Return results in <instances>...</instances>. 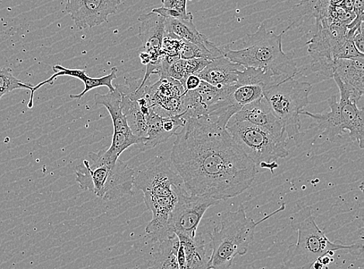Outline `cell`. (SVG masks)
<instances>
[{
  "label": "cell",
  "instance_id": "obj_23",
  "mask_svg": "<svg viewBox=\"0 0 364 269\" xmlns=\"http://www.w3.org/2000/svg\"><path fill=\"white\" fill-rule=\"evenodd\" d=\"M179 246L180 241L176 235L160 242L157 251L149 260L147 269H180L176 259Z\"/></svg>",
  "mask_w": 364,
  "mask_h": 269
},
{
  "label": "cell",
  "instance_id": "obj_24",
  "mask_svg": "<svg viewBox=\"0 0 364 269\" xmlns=\"http://www.w3.org/2000/svg\"><path fill=\"white\" fill-rule=\"evenodd\" d=\"M267 88L259 84L235 83L232 93L228 96L231 102L240 109L264 97Z\"/></svg>",
  "mask_w": 364,
  "mask_h": 269
},
{
  "label": "cell",
  "instance_id": "obj_13",
  "mask_svg": "<svg viewBox=\"0 0 364 269\" xmlns=\"http://www.w3.org/2000/svg\"><path fill=\"white\" fill-rule=\"evenodd\" d=\"M185 90L180 81L171 78H159L154 84H149L146 97L152 110L161 117L175 116L185 112Z\"/></svg>",
  "mask_w": 364,
  "mask_h": 269
},
{
  "label": "cell",
  "instance_id": "obj_25",
  "mask_svg": "<svg viewBox=\"0 0 364 269\" xmlns=\"http://www.w3.org/2000/svg\"><path fill=\"white\" fill-rule=\"evenodd\" d=\"M20 89H26L31 91L28 107H32L33 104V94H35L36 91L35 87H33L30 83H25L15 78L12 70L8 68V67H5V68L0 70V99L11 91Z\"/></svg>",
  "mask_w": 364,
  "mask_h": 269
},
{
  "label": "cell",
  "instance_id": "obj_2",
  "mask_svg": "<svg viewBox=\"0 0 364 269\" xmlns=\"http://www.w3.org/2000/svg\"><path fill=\"white\" fill-rule=\"evenodd\" d=\"M285 204L272 213L255 221L247 216L240 207L235 212H227L222 216L221 222L210 234L211 253L209 269H231L236 256L247 253L249 246L255 237L257 226L285 209Z\"/></svg>",
  "mask_w": 364,
  "mask_h": 269
},
{
  "label": "cell",
  "instance_id": "obj_16",
  "mask_svg": "<svg viewBox=\"0 0 364 269\" xmlns=\"http://www.w3.org/2000/svg\"><path fill=\"white\" fill-rule=\"evenodd\" d=\"M193 19V18L190 19H166V32L173 33L178 38L197 46L207 54L210 61L225 56L221 49L198 31Z\"/></svg>",
  "mask_w": 364,
  "mask_h": 269
},
{
  "label": "cell",
  "instance_id": "obj_14",
  "mask_svg": "<svg viewBox=\"0 0 364 269\" xmlns=\"http://www.w3.org/2000/svg\"><path fill=\"white\" fill-rule=\"evenodd\" d=\"M65 12L80 30L91 29L108 22L122 0H65Z\"/></svg>",
  "mask_w": 364,
  "mask_h": 269
},
{
  "label": "cell",
  "instance_id": "obj_29",
  "mask_svg": "<svg viewBox=\"0 0 364 269\" xmlns=\"http://www.w3.org/2000/svg\"><path fill=\"white\" fill-rule=\"evenodd\" d=\"M353 44L361 54H364L363 23L355 30L353 36Z\"/></svg>",
  "mask_w": 364,
  "mask_h": 269
},
{
  "label": "cell",
  "instance_id": "obj_27",
  "mask_svg": "<svg viewBox=\"0 0 364 269\" xmlns=\"http://www.w3.org/2000/svg\"><path fill=\"white\" fill-rule=\"evenodd\" d=\"M210 61L205 58H191V60H183L184 69V78L181 83L191 75H198Z\"/></svg>",
  "mask_w": 364,
  "mask_h": 269
},
{
  "label": "cell",
  "instance_id": "obj_22",
  "mask_svg": "<svg viewBox=\"0 0 364 269\" xmlns=\"http://www.w3.org/2000/svg\"><path fill=\"white\" fill-rule=\"evenodd\" d=\"M177 238L184 248L186 269H209V258L201 235H196L193 239L182 235Z\"/></svg>",
  "mask_w": 364,
  "mask_h": 269
},
{
  "label": "cell",
  "instance_id": "obj_1",
  "mask_svg": "<svg viewBox=\"0 0 364 269\" xmlns=\"http://www.w3.org/2000/svg\"><path fill=\"white\" fill-rule=\"evenodd\" d=\"M184 120L175 133L171 161L189 194L220 201L247 191L255 180L257 166L226 129L207 116Z\"/></svg>",
  "mask_w": 364,
  "mask_h": 269
},
{
  "label": "cell",
  "instance_id": "obj_11",
  "mask_svg": "<svg viewBox=\"0 0 364 269\" xmlns=\"http://www.w3.org/2000/svg\"><path fill=\"white\" fill-rule=\"evenodd\" d=\"M219 204L213 199L190 195L185 192L178 200L169 218V229L171 232L193 239L203 216L211 206Z\"/></svg>",
  "mask_w": 364,
  "mask_h": 269
},
{
  "label": "cell",
  "instance_id": "obj_19",
  "mask_svg": "<svg viewBox=\"0 0 364 269\" xmlns=\"http://www.w3.org/2000/svg\"><path fill=\"white\" fill-rule=\"evenodd\" d=\"M333 75L346 87L363 96L364 92V58H337Z\"/></svg>",
  "mask_w": 364,
  "mask_h": 269
},
{
  "label": "cell",
  "instance_id": "obj_7",
  "mask_svg": "<svg viewBox=\"0 0 364 269\" xmlns=\"http://www.w3.org/2000/svg\"><path fill=\"white\" fill-rule=\"evenodd\" d=\"M311 89V83L289 78L274 83L264 92V97L287 138L296 139L300 133V113L309 104Z\"/></svg>",
  "mask_w": 364,
  "mask_h": 269
},
{
  "label": "cell",
  "instance_id": "obj_5",
  "mask_svg": "<svg viewBox=\"0 0 364 269\" xmlns=\"http://www.w3.org/2000/svg\"><path fill=\"white\" fill-rule=\"evenodd\" d=\"M87 159L75 167L76 181L80 189L89 191L98 198L112 201L134 195L135 171L118 159L107 163L89 154Z\"/></svg>",
  "mask_w": 364,
  "mask_h": 269
},
{
  "label": "cell",
  "instance_id": "obj_12",
  "mask_svg": "<svg viewBox=\"0 0 364 269\" xmlns=\"http://www.w3.org/2000/svg\"><path fill=\"white\" fill-rule=\"evenodd\" d=\"M139 21L140 22L139 38L142 42V47L139 52L146 53L150 57V63L146 65V75L142 79V83H146L151 75L158 73L161 58L163 56L161 48H162L166 33V19L151 11L149 14H141Z\"/></svg>",
  "mask_w": 364,
  "mask_h": 269
},
{
  "label": "cell",
  "instance_id": "obj_9",
  "mask_svg": "<svg viewBox=\"0 0 364 269\" xmlns=\"http://www.w3.org/2000/svg\"><path fill=\"white\" fill-rule=\"evenodd\" d=\"M318 30L307 42L308 53L311 58V70L333 79L334 62L338 58L346 41L352 39L347 36V25L342 23L316 22Z\"/></svg>",
  "mask_w": 364,
  "mask_h": 269
},
{
  "label": "cell",
  "instance_id": "obj_3",
  "mask_svg": "<svg viewBox=\"0 0 364 269\" xmlns=\"http://www.w3.org/2000/svg\"><path fill=\"white\" fill-rule=\"evenodd\" d=\"M267 31L266 23H261L257 31L249 36L248 46L240 50L228 49L225 56L234 63L254 67L270 72L281 81L294 78L299 73L297 65L283 51L282 37Z\"/></svg>",
  "mask_w": 364,
  "mask_h": 269
},
{
  "label": "cell",
  "instance_id": "obj_10",
  "mask_svg": "<svg viewBox=\"0 0 364 269\" xmlns=\"http://www.w3.org/2000/svg\"><path fill=\"white\" fill-rule=\"evenodd\" d=\"M134 189L143 192L144 200L164 198L188 191L171 159L158 157L144 169L135 172Z\"/></svg>",
  "mask_w": 364,
  "mask_h": 269
},
{
  "label": "cell",
  "instance_id": "obj_21",
  "mask_svg": "<svg viewBox=\"0 0 364 269\" xmlns=\"http://www.w3.org/2000/svg\"><path fill=\"white\" fill-rule=\"evenodd\" d=\"M95 100L97 105H103L107 109L113 122L114 133L124 134L126 136L134 134L122 112V95L119 90L115 88L113 92H109L107 95L96 94Z\"/></svg>",
  "mask_w": 364,
  "mask_h": 269
},
{
  "label": "cell",
  "instance_id": "obj_28",
  "mask_svg": "<svg viewBox=\"0 0 364 269\" xmlns=\"http://www.w3.org/2000/svg\"><path fill=\"white\" fill-rule=\"evenodd\" d=\"M167 77L181 82L184 78L183 60L180 58L169 65L167 70Z\"/></svg>",
  "mask_w": 364,
  "mask_h": 269
},
{
  "label": "cell",
  "instance_id": "obj_31",
  "mask_svg": "<svg viewBox=\"0 0 364 269\" xmlns=\"http://www.w3.org/2000/svg\"><path fill=\"white\" fill-rule=\"evenodd\" d=\"M364 0H355L353 4V12L355 18L363 19Z\"/></svg>",
  "mask_w": 364,
  "mask_h": 269
},
{
  "label": "cell",
  "instance_id": "obj_4",
  "mask_svg": "<svg viewBox=\"0 0 364 269\" xmlns=\"http://www.w3.org/2000/svg\"><path fill=\"white\" fill-rule=\"evenodd\" d=\"M291 225L298 232V241L287 251L282 269H311L318 260L333 256L336 250L358 248L330 241L318 228L309 206H299L298 211L291 217Z\"/></svg>",
  "mask_w": 364,
  "mask_h": 269
},
{
  "label": "cell",
  "instance_id": "obj_30",
  "mask_svg": "<svg viewBox=\"0 0 364 269\" xmlns=\"http://www.w3.org/2000/svg\"><path fill=\"white\" fill-rule=\"evenodd\" d=\"M201 80L197 75H188L182 83V85L186 91L196 90L199 88Z\"/></svg>",
  "mask_w": 364,
  "mask_h": 269
},
{
  "label": "cell",
  "instance_id": "obj_20",
  "mask_svg": "<svg viewBox=\"0 0 364 269\" xmlns=\"http://www.w3.org/2000/svg\"><path fill=\"white\" fill-rule=\"evenodd\" d=\"M114 87L122 95V112L131 131L134 136L146 138L148 132L146 117L141 112L137 98L117 84Z\"/></svg>",
  "mask_w": 364,
  "mask_h": 269
},
{
  "label": "cell",
  "instance_id": "obj_18",
  "mask_svg": "<svg viewBox=\"0 0 364 269\" xmlns=\"http://www.w3.org/2000/svg\"><path fill=\"white\" fill-rule=\"evenodd\" d=\"M223 56L210 61L198 75L203 81L221 88L235 85L239 72L243 68Z\"/></svg>",
  "mask_w": 364,
  "mask_h": 269
},
{
  "label": "cell",
  "instance_id": "obj_15",
  "mask_svg": "<svg viewBox=\"0 0 364 269\" xmlns=\"http://www.w3.org/2000/svg\"><path fill=\"white\" fill-rule=\"evenodd\" d=\"M231 120L247 122L267 130L277 137L287 138L282 124L271 110L264 97L242 107Z\"/></svg>",
  "mask_w": 364,
  "mask_h": 269
},
{
  "label": "cell",
  "instance_id": "obj_33",
  "mask_svg": "<svg viewBox=\"0 0 364 269\" xmlns=\"http://www.w3.org/2000/svg\"><path fill=\"white\" fill-rule=\"evenodd\" d=\"M173 1V0H163V6H166L169 2Z\"/></svg>",
  "mask_w": 364,
  "mask_h": 269
},
{
  "label": "cell",
  "instance_id": "obj_26",
  "mask_svg": "<svg viewBox=\"0 0 364 269\" xmlns=\"http://www.w3.org/2000/svg\"><path fill=\"white\" fill-rule=\"evenodd\" d=\"M182 45V39L174 36L173 33L166 32L161 52H162L163 55L167 56H180Z\"/></svg>",
  "mask_w": 364,
  "mask_h": 269
},
{
  "label": "cell",
  "instance_id": "obj_32",
  "mask_svg": "<svg viewBox=\"0 0 364 269\" xmlns=\"http://www.w3.org/2000/svg\"><path fill=\"white\" fill-rule=\"evenodd\" d=\"M312 267H314L315 269H328V266L321 263L320 259Z\"/></svg>",
  "mask_w": 364,
  "mask_h": 269
},
{
  "label": "cell",
  "instance_id": "obj_17",
  "mask_svg": "<svg viewBox=\"0 0 364 269\" xmlns=\"http://www.w3.org/2000/svg\"><path fill=\"white\" fill-rule=\"evenodd\" d=\"M53 71L55 73L52 77L43 82H41L38 86H36V90L48 83L50 84V85H53L54 81L59 77H70L79 79L83 83L85 87L83 91H82L79 95H70V97L72 99L80 100L91 90L101 87H107L109 89V92H113L115 90V88L113 85V81L117 79V67H113L111 73L105 75V77L100 78H92L89 77L87 72L83 70L67 69L60 65H54Z\"/></svg>",
  "mask_w": 364,
  "mask_h": 269
},
{
  "label": "cell",
  "instance_id": "obj_6",
  "mask_svg": "<svg viewBox=\"0 0 364 269\" xmlns=\"http://www.w3.org/2000/svg\"><path fill=\"white\" fill-rule=\"evenodd\" d=\"M226 130L257 167L274 174L279 167L277 159L289 156L287 137H277L259 126L247 122L230 120Z\"/></svg>",
  "mask_w": 364,
  "mask_h": 269
},
{
  "label": "cell",
  "instance_id": "obj_8",
  "mask_svg": "<svg viewBox=\"0 0 364 269\" xmlns=\"http://www.w3.org/2000/svg\"><path fill=\"white\" fill-rule=\"evenodd\" d=\"M330 111L326 114H314L301 111L300 115H306L316 121L323 134L328 137H341L348 131L350 139L357 141L360 149L364 147L363 108L358 107V102L348 97L341 95L340 102L336 96L328 99Z\"/></svg>",
  "mask_w": 364,
  "mask_h": 269
}]
</instances>
